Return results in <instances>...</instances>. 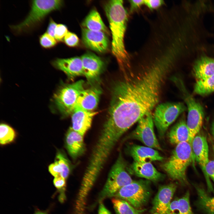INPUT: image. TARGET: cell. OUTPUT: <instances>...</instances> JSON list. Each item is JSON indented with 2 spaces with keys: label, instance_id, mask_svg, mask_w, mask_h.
<instances>
[{
  "label": "cell",
  "instance_id": "60d3db41",
  "mask_svg": "<svg viewBox=\"0 0 214 214\" xmlns=\"http://www.w3.org/2000/svg\"><path fill=\"white\" fill-rule=\"evenodd\" d=\"M150 214H160L157 213H151Z\"/></svg>",
  "mask_w": 214,
  "mask_h": 214
},
{
  "label": "cell",
  "instance_id": "5bb4252c",
  "mask_svg": "<svg viewBox=\"0 0 214 214\" xmlns=\"http://www.w3.org/2000/svg\"><path fill=\"white\" fill-rule=\"evenodd\" d=\"M83 42L88 48L99 53H104L108 50L109 41L106 33L93 31L83 28L82 29Z\"/></svg>",
  "mask_w": 214,
  "mask_h": 214
},
{
  "label": "cell",
  "instance_id": "7c38bea8",
  "mask_svg": "<svg viewBox=\"0 0 214 214\" xmlns=\"http://www.w3.org/2000/svg\"><path fill=\"white\" fill-rule=\"evenodd\" d=\"M81 59L83 75L90 84L98 81L99 76L105 66L102 59L94 53L88 52L82 55Z\"/></svg>",
  "mask_w": 214,
  "mask_h": 214
},
{
  "label": "cell",
  "instance_id": "f546056e",
  "mask_svg": "<svg viewBox=\"0 0 214 214\" xmlns=\"http://www.w3.org/2000/svg\"><path fill=\"white\" fill-rule=\"evenodd\" d=\"M39 42L41 47L46 49L54 47L58 43L54 37L46 32L40 36Z\"/></svg>",
  "mask_w": 214,
  "mask_h": 214
},
{
  "label": "cell",
  "instance_id": "ba28073f",
  "mask_svg": "<svg viewBox=\"0 0 214 214\" xmlns=\"http://www.w3.org/2000/svg\"><path fill=\"white\" fill-rule=\"evenodd\" d=\"M84 81L81 80L73 83L64 84L54 95V102L63 116H68L73 111L78 96L84 89Z\"/></svg>",
  "mask_w": 214,
  "mask_h": 214
},
{
  "label": "cell",
  "instance_id": "484cf974",
  "mask_svg": "<svg viewBox=\"0 0 214 214\" xmlns=\"http://www.w3.org/2000/svg\"><path fill=\"white\" fill-rule=\"evenodd\" d=\"M82 25L83 28L89 30L108 33L106 26L99 14L95 10L91 11L83 21Z\"/></svg>",
  "mask_w": 214,
  "mask_h": 214
},
{
  "label": "cell",
  "instance_id": "8d00e7d4",
  "mask_svg": "<svg viewBox=\"0 0 214 214\" xmlns=\"http://www.w3.org/2000/svg\"><path fill=\"white\" fill-rule=\"evenodd\" d=\"M130 4V12H133L138 10L143 4H144V1L142 0L129 1Z\"/></svg>",
  "mask_w": 214,
  "mask_h": 214
},
{
  "label": "cell",
  "instance_id": "7402d4cb",
  "mask_svg": "<svg viewBox=\"0 0 214 214\" xmlns=\"http://www.w3.org/2000/svg\"><path fill=\"white\" fill-rule=\"evenodd\" d=\"M168 137L172 144L177 145L183 142L190 143L189 132L184 116L172 127L168 133Z\"/></svg>",
  "mask_w": 214,
  "mask_h": 214
},
{
  "label": "cell",
  "instance_id": "8992f818",
  "mask_svg": "<svg viewBox=\"0 0 214 214\" xmlns=\"http://www.w3.org/2000/svg\"><path fill=\"white\" fill-rule=\"evenodd\" d=\"M128 167L121 153L120 152L109 171L97 202L100 203L106 198L113 197L121 188L133 182V180L128 172Z\"/></svg>",
  "mask_w": 214,
  "mask_h": 214
},
{
  "label": "cell",
  "instance_id": "4316f807",
  "mask_svg": "<svg viewBox=\"0 0 214 214\" xmlns=\"http://www.w3.org/2000/svg\"><path fill=\"white\" fill-rule=\"evenodd\" d=\"M112 202L116 214H141L146 210L136 209L126 201L114 197Z\"/></svg>",
  "mask_w": 214,
  "mask_h": 214
},
{
  "label": "cell",
  "instance_id": "83f0119b",
  "mask_svg": "<svg viewBox=\"0 0 214 214\" xmlns=\"http://www.w3.org/2000/svg\"><path fill=\"white\" fill-rule=\"evenodd\" d=\"M193 92L201 95H207L214 92V75L197 80L194 85Z\"/></svg>",
  "mask_w": 214,
  "mask_h": 214
},
{
  "label": "cell",
  "instance_id": "cb8c5ba5",
  "mask_svg": "<svg viewBox=\"0 0 214 214\" xmlns=\"http://www.w3.org/2000/svg\"><path fill=\"white\" fill-rule=\"evenodd\" d=\"M48 170L54 177L60 176L67 179L70 173V167L68 160L62 153L57 152L55 162L49 166Z\"/></svg>",
  "mask_w": 214,
  "mask_h": 214
},
{
  "label": "cell",
  "instance_id": "e575fe53",
  "mask_svg": "<svg viewBox=\"0 0 214 214\" xmlns=\"http://www.w3.org/2000/svg\"><path fill=\"white\" fill-rule=\"evenodd\" d=\"M205 170L206 174L214 183V158L209 160L206 166Z\"/></svg>",
  "mask_w": 214,
  "mask_h": 214
},
{
  "label": "cell",
  "instance_id": "e0dca14e",
  "mask_svg": "<svg viewBox=\"0 0 214 214\" xmlns=\"http://www.w3.org/2000/svg\"><path fill=\"white\" fill-rule=\"evenodd\" d=\"M127 152L134 160L139 163H151L162 161L163 157L156 150L148 147L132 144L127 147Z\"/></svg>",
  "mask_w": 214,
  "mask_h": 214
},
{
  "label": "cell",
  "instance_id": "d6a6232c",
  "mask_svg": "<svg viewBox=\"0 0 214 214\" xmlns=\"http://www.w3.org/2000/svg\"><path fill=\"white\" fill-rule=\"evenodd\" d=\"M65 43L67 46L73 47L77 45L79 43V39L75 34L68 32L64 38Z\"/></svg>",
  "mask_w": 214,
  "mask_h": 214
},
{
  "label": "cell",
  "instance_id": "d6986e66",
  "mask_svg": "<svg viewBox=\"0 0 214 214\" xmlns=\"http://www.w3.org/2000/svg\"><path fill=\"white\" fill-rule=\"evenodd\" d=\"M101 93L100 88L95 86L84 89L78 96L75 109L93 111L97 107Z\"/></svg>",
  "mask_w": 214,
  "mask_h": 214
},
{
  "label": "cell",
  "instance_id": "603a6c76",
  "mask_svg": "<svg viewBox=\"0 0 214 214\" xmlns=\"http://www.w3.org/2000/svg\"><path fill=\"white\" fill-rule=\"evenodd\" d=\"M197 199L195 204L198 209L204 214H214V196L211 197L202 186L194 184Z\"/></svg>",
  "mask_w": 214,
  "mask_h": 214
},
{
  "label": "cell",
  "instance_id": "44dd1931",
  "mask_svg": "<svg viewBox=\"0 0 214 214\" xmlns=\"http://www.w3.org/2000/svg\"><path fill=\"white\" fill-rule=\"evenodd\" d=\"M65 145L68 153L74 159L83 155L85 150L84 136L73 130L71 127L66 135Z\"/></svg>",
  "mask_w": 214,
  "mask_h": 214
},
{
  "label": "cell",
  "instance_id": "3957f363",
  "mask_svg": "<svg viewBox=\"0 0 214 214\" xmlns=\"http://www.w3.org/2000/svg\"><path fill=\"white\" fill-rule=\"evenodd\" d=\"M194 159L191 144L183 142L176 145L170 157L160 167L171 180L183 186H188L186 170Z\"/></svg>",
  "mask_w": 214,
  "mask_h": 214
},
{
  "label": "cell",
  "instance_id": "4dcf8cb0",
  "mask_svg": "<svg viewBox=\"0 0 214 214\" xmlns=\"http://www.w3.org/2000/svg\"><path fill=\"white\" fill-rule=\"evenodd\" d=\"M66 180L60 176L54 177L53 180L54 185L60 192L59 199L61 202H63L65 198L64 193L66 186Z\"/></svg>",
  "mask_w": 214,
  "mask_h": 214
},
{
  "label": "cell",
  "instance_id": "ab89813d",
  "mask_svg": "<svg viewBox=\"0 0 214 214\" xmlns=\"http://www.w3.org/2000/svg\"><path fill=\"white\" fill-rule=\"evenodd\" d=\"M34 214H47V213L45 212L38 211L35 212Z\"/></svg>",
  "mask_w": 214,
  "mask_h": 214
},
{
  "label": "cell",
  "instance_id": "4fadbf2b",
  "mask_svg": "<svg viewBox=\"0 0 214 214\" xmlns=\"http://www.w3.org/2000/svg\"><path fill=\"white\" fill-rule=\"evenodd\" d=\"M177 188L176 184L173 183L160 186L153 200L151 213L168 214L171 200Z\"/></svg>",
  "mask_w": 214,
  "mask_h": 214
},
{
  "label": "cell",
  "instance_id": "74e56055",
  "mask_svg": "<svg viewBox=\"0 0 214 214\" xmlns=\"http://www.w3.org/2000/svg\"><path fill=\"white\" fill-rule=\"evenodd\" d=\"M98 214H111L109 211L105 207L101 202L99 203Z\"/></svg>",
  "mask_w": 214,
  "mask_h": 214
},
{
  "label": "cell",
  "instance_id": "52a82bcc",
  "mask_svg": "<svg viewBox=\"0 0 214 214\" xmlns=\"http://www.w3.org/2000/svg\"><path fill=\"white\" fill-rule=\"evenodd\" d=\"M152 194L150 181L140 180H133L121 188L113 197L125 200L135 208L143 209Z\"/></svg>",
  "mask_w": 214,
  "mask_h": 214
},
{
  "label": "cell",
  "instance_id": "7a4b0ae2",
  "mask_svg": "<svg viewBox=\"0 0 214 214\" xmlns=\"http://www.w3.org/2000/svg\"><path fill=\"white\" fill-rule=\"evenodd\" d=\"M105 11L112 34V52L121 71L125 75L131 70L130 59L124 44L128 12L121 0L108 1L105 5Z\"/></svg>",
  "mask_w": 214,
  "mask_h": 214
},
{
  "label": "cell",
  "instance_id": "d4e9b609",
  "mask_svg": "<svg viewBox=\"0 0 214 214\" xmlns=\"http://www.w3.org/2000/svg\"><path fill=\"white\" fill-rule=\"evenodd\" d=\"M190 197L187 191L181 197L175 198L171 202L168 214H196L191 209Z\"/></svg>",
  "mask_w": 214,
  "mask_h": 214
},
{
  "label": "cell",
  "instance_id": "9a60e30c",
  "mask_svg": "<svg viewBox=\"0 0 214 214\" xmlns=\"http://www.w3.org/2000/svg\"><path fill=\"white\" fill-rule=\"evenodd\" d=\"M130 174L154 182L163 180L165 175L158 171L151 163L133 161L128 167Z\"/></svg>",
  "mask_w": 214,
  "mask_h": 214
},
{
  "label": "cell",
  "instance_id": "d590c367",
  "mask_svg": "<svg viewBox=\"0 0 214 214\" xmlns=\"http://www.w3.org/2000/svg\"><path fill=\"white\" fill-rule=\"evenodd\" d=\"M57 24L51 18H50L46 32L54 38L55 31Z\"/></svg>",
  "mask_w": 214,
  "mask_h": 214
},
{
  "label": "cell",
  "instance_id": "836d02e7",
  "mask_svg": "<svg viewBox=\"0 0 214 214\" xmlns=\"http://www.w3.org/2000/svg\"><path fill=\"white\" fill-rule=\"evenodd\" d=\"M144 1V4L151 10L158 8L164 4V1L162 0H145Z\"/></svg>",
  "mask_w": 214,
  "mask_h": 214
},
{
  "label": "cell",
  "instance_id": "f35d334b",
  "mask_svg": "<svg viewBox=\"0 0 214 214\" xmlns=\"http://www.w3.org/2000/svg\"><path fill=\"white\" fill-rule=\"evenodd\" d=\"M211 129V133L214 141V119L212 123Z\"/></svg>",
  "mask_w": 214,
  "mask_h": 214
},
{
  "label": "cell",
  "instance_id": "f1b7e54d",
  "mask_svg": "<svg viewBox=\"0 0 214 214\" xmlns=\"http://www.w3.org/2000/svg\"><path fill=\"white\" fill-rule=\"evenodd\" d=\"M15 136V131L12 128L5 124H1L0 143L1 145H5L12 142Z\"/></svg>",
  "mask_w": 214,
  "mask_h": 214
},
{
  "label": "cell",
  "instance_id": "6da1fadb",
  "mask_svg": "<svg viewBox=\"0 0 214 214\" xmlns=\"http://www.w3.org/2000/svg\"><path fill=\"white\" fill-rule=\"evenodd\" d=\"M144 64L138 71L123 76L112 89L107 118L126 131L158 104L175 65L169 59L156 57Z\"/></svg>",
  "mask_w": 214,
  "mask_h": 214
},
{
  "label": "cell",
  "instance_id": "8fae6325",
  "mask_svg": "<svg viewBox=\"0 0 214 214\" xmlns=\"http://www.w3.org/2000/svg\"><path fill=\"white\" fill-rule=\"evenodd\" d=\"M191 145L194 159L200 166L205 176L208 191L214 193V190L205 170L206 166L209 161L208 146L206 137L202 133H198L193 139Z\"/></svg>",
  "mask_w": 214,
  "mask_h": 214
},
{
  "label": "cell",
  "instance_id": "277c9868",
  "mask_svg": "<svg viewBox=\"0 0 214 214\" xmlns=\"http://www.w3.org/2000/svg\"><path fill=\"white\" fill-rule=\"evenodd\" d=\"M63 3L61 0H32L25 18L18 24L10 26V28L16 35L30 32L40 26L48 15L59 10Z\"/></svg>",
  "mask_w": 214,
  "mask_h": 214
},
{
  "label": "cell",
  "instance_id": "5b68a950",
  "mask_svg": "<svg viewBox=\"0 0 214 214\" xmlns=\"http://www.w3.org/2000/svg\"><path fill=\"white\" fill-rule=\"evenodd\" d=\"M172 81L180 92L186 105L188 114L186 121L190 134V143L198 133L202 125L204 117L203 108L201 105L190 93L180 78L174 77Z\"/></svg>",
  "mask_w": 214,
  "mask_h": 214
},
{
  "label": "cell",
  "instance_id": "1f68e13d",
  "mask_svg": "<svg viewBox=\"0 0 214 214\" xmlns=\"http://www.w3.org/2000/svg\"><path fill=\"white\" fill-rule=\"evenodd\" d=\"M68 32L66 26L62 24H57L55 31V38L58 42L62 41Z\"/></svg>",
  "mask_w": 214,
  "mask_h": 214
},
{
  "label": "cell",
  "instance_id": "2e32d148",
  "mask_svg": "<svg viewBox=\"0 0 214 214\" xmlns=\"http://www.w3.org/2000/svg\"><path fill=\"white\" fill-rule=\"evenodd\" d=\"M51 63L55 67L63 72L70 78L73 79L77 76L83 75L81 57L57 58L52 61Z\"/></svg>",
  "mask_w": 214,
  "mask_h": 214
},
{
  "label": "cell",
  "instance_id": "30bf717a",
  "mask_svg": "<svg viewBox=\"0 0 214 214\" xmlns=\"http://www.w3.org/2000/svg\"><path fill=\"white\" fill-rule=\"evenodd\" d=\"M137 122L136 128L127 138L138 140L147 147L162 150L154 131V123L151 112L147 114Z\"/></svg>",
  "mask_w": 214,
  "mask_h": 214
},
{
  "label": "cell",
  "instance_id": "ac0fdd59",
  "mask_svg": "<svg viewBox=\"0 0 214 214\" xmlns=\"http://www.w3.org/2000/svg\"><path fill=\"white\" fill-rule=\"evenodd\" d=\"M97 111H88L76 108L71 114L72 126L74 131L84 136L90 128Z\"/></svg>",
  "mask_w": 214,
  "mask_h": 214
},
{
  "label": "cell",
  "instance_id": "9c48e42d",
  "mask_svg": "<svg viewBox=\"0 0 214 214\" xmlns=\"http://www.w3.org/2000/svg\"><path fill=\"white\" fill-rule=\"evenodd\" d=\"M187 109L186 106L181 102H166L156 106L153 119L160 137L164 136L169 126Z\"/></svg>",
  "mask_w": 214,
  "mask_h": 214
},
{
  "label": "cell",
  "instance_id": "ffe728a7",
  "mask_svg": "<svg viewBox=\"0 0 214 214\" xmlns=\"http://www.w3.org/2000/svg\"><path fill=\"white\" fill-rule=\"evenodd\" d=\"M194 76L201 80L214 75V57L202 54L194 62L193 68Z\"/></svg>",
  "mask_w": 214,
  "mask_h": 214
}]
</instances>
